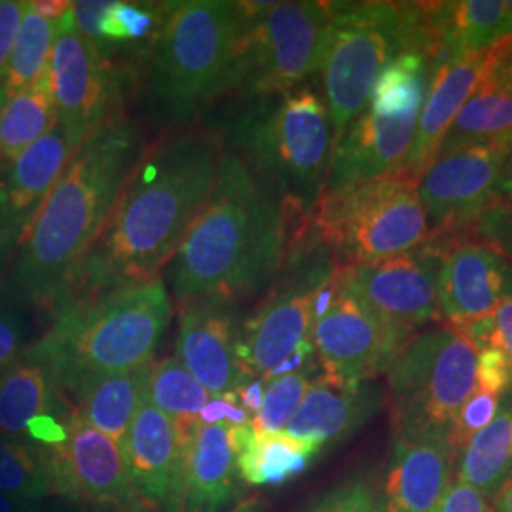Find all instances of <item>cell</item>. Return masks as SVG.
Instances as JSON below:
<instances>
[{
  "instance_id": "6da1fadb",
  "label": "cell",
  "mask_w": 512,
  "mask_h": 512,
  "mask_svg": "<svg viewBox=\"0 0 512 512\" xmlns=\"http://www.w3.org/2000/svg\"><path fill=\"white\" fill-rule=\"evenodd\" d=\"M222 152L220 133L200 126L167 129L150 143L131 165L57 313L156 279L209 200Z\"/></svg>"
},
{
  "instance_id": "7a4b0ae2",
  "label": "cell",
  "mask_w": 512,
  "mask_h": 512,
  "mask_svg": "<svg viewBox=\"0 0 512 512\" xmlns=\"http://www.w3.org/2000/svg\"><path fill=\"white\" fill-rule=\"evenodd\" d=\"M135 150L137 129L124 116L82 143L19 239L4 293L55 317L107 222Z\"/></svg>"
},
{
  "instance_id": "3957f363",
  "label": "cell",
  "mask_w": 512,
  "mask_h": 512,
  "mask_svg": "<svg viewBox=\"0 0 512 512\" xmlns=\"http://www.w3.org/2000/svg\"><path fill=\"white\" fill-rule=\"evenodd\" d=\"M283 256L281 205L236 152H222L211 196L167 270L177 304L198 296L234 302L255 296L277 279Z\"/></svg>"
},
{
  "instance_id": "277c9868",
  "label": "cell",
  "mask_w": 512,
  "mask_h": 512,
  "mask_svg": "<svg viewBox=\"0 0 512 512\" xmlns=\"http://www.w3.org/2000/svg\"><path fill=\"white\" fill-rule=\"evenodd\" d=\"M162 21L148 57V114L181 128L207 105L241 88L247 52L243 2L181 0L160 4Z\"/></svg>"
},
{
  "instance_id": "5b68a950",
  "label": "cell",
  "mask_w": 512,
  "mask_h": 512,
  "mask_svg": "<svg viewBox=\"0 0 512 512\" xmlns=\"http://www.w3.org/2000/svg\"><path fill=\"white\" fill-rule=\"evenodd\" d=\"M169 317L171 300L156 277L67 306L38 346L52 361L65 397L78 401L99 380L152 363Z\"/></svg>"
},
{
  "instance_id": "8992f818",
  "label": "cell",
  "mask_w": 512,
  "mask_h": 512,
  "mask_svg": "<svg viewBox=\"0 0 512 512\" xmlns=\"http://www.w3.org/2000/svg\"><path fill=\"white\" fill-rule=\"evenodd\" d=\"M228 135L281 211L310 213L329 169L334 135L329 110L310 88L245 97Z\"/></svg>"
},
{
  "instance_id": "52a82bcc",
  "label": "cell",
  "mask_w": 512,
  "mask_h": 512,
  "mask_svg": "<svg viewBox=\"0 0 512 512\" xmlns=\"http://www.w3.org/2000/svg\"><path fill=\"white\" fill-rule=\"evenodd\" d=\"M416 33L414 2H332L317 71L334 145L365 112L385 67L399 55L418 54Z\"/></svg>"
},
{
  "instance_id": "ba28073f",
  "label": "cell",
  "mask_w": 512,
  "mask_h": 512,
  "mask_svg": "<svg viewBox=\"0 0 512 512\" xmlns=\"http://www.w3.org/2000/svg\"><path fill=\"white\" fill-rule=\"evenodd\" d=\"M308 224L340 268L410 253L431 234L416 179L401 171L323 192L308 213Z\"/></svg>"
},
{
  "instance_id": "9c48e42d",
  "label": "cell",
  "mask_w": 512,
  "mask_h": 512,
  "mask_svg": "<svg viewBox=\"0 0 512 512\" xmlns=\"http://www.w3.org/2000/svg\"><path fill=\"white\" fill-rule=\"evenodd\" d=\"M473 342L450 323L416 332L387 372L395 431H448L476 387Z\"/></svg>"
},
{
  "instance_id": "30bf717a",
  "label": "cell",
  "mask_w": 512,
  "mask_h": 512,
  "mask_svg": "<svg viewBox=\"0 0 512 512\" xmlns=\"http://www.w3.org/2000/svg\"><path fill=\"white\" fill-rule=\"evenodd\" d=\"M247 52L241 92L279 95L300 88L317 71L332 2H243Z\"/></svg>"
},
{
  "instance_id": "8fae6325",
  "label": "cell",
  "mask_w": 512,
  "mask_h": 512,
  "mask_svg": "<svg viewBox=\"0 0 512 512\" xmlns=\"http://www.w3.org/2000/svg\"><path fill=\"white\" fill-rule=\"evenodd\" d=\"M44 80L54 99L57 124L78 143L122 116V73L105 50L78 33L73 8L55 21Z\"/></svg>"
},
{
  "instance_id": "7c38bea8",
  "label": "cell",
  "mask_w": 512,
  "mask_h": 512,
  "mask_svg": "<svg viewBox=\"0 0 512 512\" xmlns=\"http://www.w3.org/2000/svg\"><path fill=\"white\" fill-rule=\"evenodd\" d=\"M512 131L490 141L439 154L416 179L429 222V239L471 234L484 211L499 202L501 169L511 150Z\"/></svg>"
},
{
  "instance_id": "4fadbf2b",
  "label": "cell",
  "mask_w": 512,
  "mask_h": 512,
  "mask_svg": "<svg viewBox=\"0 0 512 512\" xmlns=\"http://www.w3.org/2000/svg\"><path fill=\"white\" fill-rule=\"evenodd\" d=\"M414 334L340 289L330 310L313 323L311 344L327 378L357 384L389 372Z\"/></svg>"
},
{
  "instance_id": "5bb4252c",
  "label": "cell",
  "mask_w": 512,
  "mask_h": 512,
  "mask_svg": "<svg viewBox=\"0 0 512 512\" xmlns=\"http://www.w3.org/2000/svg\"><path fill=\"white\" fill-rule=\"evenodd\" d=\"M336 277L344 293L359 300L385 321L416 330L442 323L439 298V255L423 243L418 249L378 262L340 268Z\"/></svg>"
},
{
  "instance_id": "9a60e30c",
  "label": "cell",
  "mask_w": 512,
  "mask_h": 512,
  "mask_svg": "<svg viewBox=\"0 0 512 512\" xmlns=\"http://www.w3.org/2000/svg\"><path fill=\"white\" fill-rule=\"evenodd\" d=\"M42 452L54 494L118 512H145L131 488L120 446L73 410L65 440Z\"/></svg>"
},
{
  "instance_id": "2e32d148",
  "label": "cell",
  "mask_w": 512,
  "mask_h": 512,
  "mask_svg": "<svg viewBox=\"0 0 512 512\" xmlns=\"http://www.w3.org/2000/svg\"><path fill=\"white\" fill-rule=\"evenodd\" d=\"M439 255V298L450 325H465L494 315L512 300V262L473 234L427 239Z\"/></svg>"
},
{
  "instance_id": "e0dca14e",
  "label": "cell",
  "mask_w": 512,
  "mask_h": 512,
  "mask_svg": "<svg viewBox=\"0 0 512 512\" xmlns=\"http://www.w3.org/2000/svg\"><path fill=\"white\" fill-rule=\"evenodd\" d=\"M122 456L145 512H183L188 452L171 420L148 399L129 425Z\"/></svg>"
},
{
  "instance_id": "ac0fdd59",
  "label": "cell",
  "mask_w": 512,
  "mask_h": 512,
  "mask_svg": "<svg viewBox=\"0 0 512 512\" xmlns=\"http://www.w3.org/2000/svg\"><path fill=\"white\" fill-rule=\"evenodd\" d=\"M80 147L82 143L57 124L0 173V275L8 270L19 239Z\"/></svg>"
},
{
  "instance_id": "d6986e66",
  "label": "cell",
  "mask_w": 512,
  "mask_h": 512,
  "mask_svg": "<svg viewBox=\"0 0 512 512\" xmlns=\"http://www.w3.org/2000/svg\"><path fill=\"white\" fill-rule=\"evenodd\" d=\"M236 302L198 296L179 302L177 359L215 397L238 393L247 382L236 357Z\"/></svg>"
},
{
  "instance_id": "ffe728a7",
  "label": "cell",
  "mask_w": 512,
  "mask_h": 512,
  "mask_svg": "<svg viewBox=\"0 0 512 512\" xmlns=\"http://www.w3.org/2000/svg\"><path fill=\"white\" fill-rule=\"evenodd\" d=\"M458 458L446 433L395 431V442L378 490L382 512H435L456 473Z\"/></svg>"
},
{
  "instance_id": "44dd1931",
  "label": "cell",
  "mask_w": 512,
  "mask_h": 512,
  "mask_svg": "<svg viewBox=\"0 0 512 512\" xmlns=\"http://www.w3.org/2000/svg\"><path fill=\"white\" fill-rule=\"evenodd\" d=\"M418 118L416 112L376 116L365 109L332 148L323 192L399 173L414 143Z\"/></svg>"
},
{
  "instance_id": "7402d4cb",
  "label": "cell",
  "mask_w": 512,
  "mask_h": 512,
  "mask_svg": "<svg viewBox=\"0 0 512 512\" xmlns=\"http://www.w3.org/2000/svg\"><path fill=\"white\" fill-rule=\"evenodd\" d=\"M511 44L512 35L480 54L446 63L433 73L418 118L416 137L401 173L418 179L433 164L458 110L475 92L476 86L494 73L495 65Z\"/></svg>"
},
{
  "instance_id": "603a6c76",
  "label": "cell",
  "mask_w": 512,
  "mask_h": 512,
  "mask_svg": "<svg viewBox=\"0 0 512 512\" xmlns=\"http://www.w3.org/2000/svg\"><path fill=\"white\" fill-rule=\"evenodd\" d=\"M382 403L384 395L374 382L346 384L323 374L311 382L283 433L321 452L357 433L378 414Z\"/></svg>"
},
{
  "instance_id": "cb8c5ba5",
  "label": "cell",
  "mask_w": 512,
  "mask_h": 512,
  "mask_svg": "<svg viewBox=\"0 0 512 512\" xmlns=\"http://www.w3.org/2000/svg\"><path fill=\"white\" fill-rule=\"evenodd\" d=\"M71 410L54 365L38 342L0 372V433L27 439L33 421L42 416H69Z\"/></svg>"
},
{
  "instance_id": "d4e9b609",
  "label": "cell",
  "mask_w": 512,
  "mask_h": 512,
  "mask_svg": "<svg viewBox=\"0 0 512 512\" xmlns=\"http://www.w3.org/2000/svg\"><path fill=\"white\" fill-rule=\"evenodd\" d=\"M238 492V456L230 423L198 427L188 450L183 512H220Z\"/></svg>"
},
{
  "instance_id": "484cf974",
  "label": "cell",
  "mask_w": 512,
  "mask_h": 512,
  "mask_svg": "<svg viewBox=\"0 0 512 512\" xmlns=\"http://www.w3.org/2000/svg\"><path fill=\"white\" fill-rule=\"evenodd\" d=\"M238 475L251 486H281L308 471L319 450L285 433H258L251 423L230 425Z\"/></svg>"
},
{
  "instance_id": "4316f807",
  "label": "cell",
  "mask_w": 512,
  "mask_h": 512,
  "mask_svg": "<svg viewBox=\"0 0 512 512\" xmlns=\"http://www.w3.org/2000/svg\"><path fill=\"white\" fill-rule=\"evenodd\" d=\"M152 368L154 363H147L99 380L76 401L74 414L114 440L122 450L131 421L148 399Z\"/></svg>"
},
{
  "instance_id": "83f0119b",
  "label": "cell",
  "mask_w": 512,
  "mask_h": 512,
  "mask_svg": "<svg viewBox=\"0 0 512 512\" xmlns=\"http://www.w3.org/2000/svg\"><path fill=\"white\" fill-rule=\"evenodd\" d=\"M512 35V14L503 0L444 2L448 63L480 54Z\"/></svg>"
},
{
  "instance_id": "f1b7e54d",
  "label": "cell",
  "mask_w": 512,
  "mask_h": 512,
  "mask_svg": "<svg viewBox=\"0 0 512 512\" xmlns=\"http://www.w3.org/2000/svg\"><path fill=\"white\" fill-rule=\"evenodd\" d=\"M512 473V389L501 397L494 421L471 440L458 459V478L488 499Z\"/></svg>"
},
{
  "instance_id": "f546056e",
  "label": "cell",
  "mask_w": 512,
  "mask_h": 512,
  "mask_svg": "<svg viewBox=\"0 0 512 512\" xmlns=\"http://www.w3.org/2000/svg\"><path fill=\"white\" fill-rule=\"evenodd\" d=\"M209 399L211 393L184 368L177 355L167 357L152 368L148 401L171 420L186 452L200 427V410Z\"/></svg>"
},
{
  "instance_id": "4dcf8cb0",
  "label": "cell",
  "mask_w": 512,
  "mask_h": 512,
  "mask_svg": "<svg viewBox=\"0 0 512 512\" xmlns=\"http://www.w3.org/2000/svg\"><path fill=\"white\" fill-rule=\"evenodd\" d=\"M512 131V93L497 84L492 74L484 78L458 110L442 139L439 154L454 148L490 143Z\"/></svg>"
},
{
  "instance_id": "1f68e13d",
  "label": "cell",
  "mask_w": 512,
  "mask_h": 512,
  "mask_svg": "<svg viewBox=\"0 0 512 512\" xmlns=\"http://www.w3.org/2000/svg\"><path fill=\"white\" fill-rule=\"evenodd\" d=\"M57 110L46 80L0 105V173L57 126Z\"/></svg>"
},
{
  "instance_id": "d6a6232c",
  "label": "cell",
  "mask_w": 512,
  "mask_h": 512,
  "mask_svg": "<svg viewBox=\"0 0 512 512\" xmlns=\"http://www.w3.org/2000/svg\"><path fill=\"white\" fill-rule=\"evenodd\" d=\"M55 40V23L38 16L25 0L14 48L0 82L2 103L40 84L46 76Z\"/></svg>"
},
{
  "instance_id": "836d02e7",
  "label": "cell",
  "mask_w": 512,
  "mask_h": 512,
  "mask_svg": "<svg viewBox=\"0 0 512 512\" xmlns=\"http://www.w3.org/2000/svg\"><path fill=\"white\" fill-rule=\"evenodd\" d=\"M429 82L431 71L421 55H399L378 76L366 110L376 116L420 114Z\"/></svg>"
},
{
  "instance_id": "e575fe53",
  "label": "cell",
  "mask_w": 512,
  "mask_h": 512,
  "mask_svg": "<svg viewBox=\"0 0 512 512\" xmlns=\"http://www.w3.org/2000/svg\"><path fill=\"white\" fill-rule=\"evenodd\" d=\"M0 494L33 505L54 494L42 448L0 433Z\"/></svg>"
},
{
  "instance_id": "d590c367",
  "label": "cell",
  "mask_w": 512,
  "mask_h": 512,
  "mask_svg": "<svg viewBox=\"0 0 512 512\" xmlns=\"http://www.w3.org/2000/svg\"><path fill=\"white\" fill-rule=\"evenodd\" d=\"M266 384L262 406L251 427L258 433H283L310 389V370L279 376Z\"/></svg>"
},
{
  "instance_id": "8d00e7d4",
  "label": "cell",
  "mask_w": 512,
  "mask_h": 512,
  "mask_svg": "<svg viewBox=\"0 0 512 512\" xmlns=\"http://www.w3.org/2000/svg\"><path fill=\"white\" fill-rule=\"evenodd\" d=\"M499 403H501V397L475 387L473 395L459 408L456 418L446 431V440L452 452L456 454V458L459 459L465 446L494 421Z\"/></svg>"
},
{
  "instance_id": "74e56055",
  "label": "cell",
  "mask_w": 512,
  "mask_h": 512,
  "mask_svg": "<svg viewBox=\"0 0 512 512\" xmlns=\"http://www.w3.org/2000/svg\"><path fill=\"white\" fill-rule=\"evenodd\" d=\"M160 21V6L148 8L135 2H114L101 21L103 40H139L147 38Z\"/></svg>"
},
{
  "instance_id": "f35d334b",
  "label": "cell",
  "mask_w": 512,
  "mask_h": 512,
  "mask_svg": "<svg viewBox=\"0 0 512 512\" xmlns=\"http://www.w3.org/2000/svg\"><path fill=\"white\" fill-rule=\"evenodd\" d=\"M31 325L23 306L2 291L0 287V372L14 365L31 348Z\"/></svg>"
},
{
  "instance_id": "ab89813d",
  "label": "cell",
  "mask_w": 512,
  "mask_h": 512,
  "mask_svg": "<svg viewBox=\"0 0 512 512\" xmlns=\"http://www.w3.org/2000/svg\"><path fill=\"white\" fill-rule=\"evenodd\" d=\"M308 512H382L378 488L368 480L353 478L317 497Z\"/></svg>"
},
{
  "instance_id": "60d3db41",
  "label": "cell",
  "mask_w": 512,
  "mask_h": 512,
  "mask_svg": "<svg viewBox=\"0 0 512 512\" xmlns=\"http://www.w3.org/2000/svg\"><path fill=\"white\" fill-rule=\"evenodd\" d=\"M476 238L488 241L512 262V203L497 202L471 228Z\"/></svg>"
},
{
  "instance_id": "b9f144b4",
  "label": "cell",
  "mask_w": 512,
  "mask_h": 512,
  "mask_svg": "<svg viewBox=\"0 0 512 512\" xmlns=\"http://www.w3.org/2000/svg\"><path fill=\"white\" fill-rule=\"evenodd\" d=\"M476 387L497 397H503L512 389V372L507 357L497 346L478 349L476 359Z\"/></svg>"
},
{
  "instance_id": "7bdbcfd3",
  "label": "cell",
  "mask_w": 512,
  "mask_h": 512,
  "mask_svg": "<svg viewBox=\"0 0 512 512\" xmlns=\"http://www.w3.org/2000/svg\"><path fill=\"white\" fill-rule=\"evenodd\" d=\"M114 2L110 0H80L73 2V19L78 33L82 37L92 40L101 50H105L103 38H101V21L109 12Z\"/></svg>"
},
{
  "instance_id": "ee69618b",
  "label": "cell",
  "mask_w": 512,
  "mask_h": 512,
  "mask_svg": "<svg viewBox=\"0 0 512 512\" xmlns=\"http://www.w3.org/2000/svg\"><path fill=\"white\" fill-rule=\"evenodd\" d=\"M198 420L202 425H219L226 421L230 425H247L253 418L239 406L238 393H224L209 399V403L200 410Z\"/></svg>"
},
{
  "instance_id": "f6af8a7d",
  "label": "cell",
  "mask_w": 512,
  "mask_h": 512,
  "mask_svg": "<svg viewBox=\"0 0 512 512\" xmlns=\"http://www.w3.org/2000/svg\"><path fill=\"white\" fill-rule=\"evenodd\" d=\"M435 512H492V509L488 497L456 476Z\"/></svg>"
},
{
  "instance_id": "bcb514c9",
  "label": "cell",
  "mask_w": 512,
  "mask_h": 512,
  "mask_svg": "<svg viewBox=\"0 0 512 512\" xmlns=\"http://www.w3.org/2000/svg\"><path fill=\"white\" fill-rule=\"evenodd\" d=\"M25 0H0V82L6 73V65L14 48L19 23L23 18ZM2 105V101H0Z\"/></svg>"
},
{
  "instance_id": "7dc6e473",
  "label": "cell",
  "mask_w": 512,
  "mask_h": 512,
  "mask_svg": "<svg viewBox=\"0 0 512 512\" xmlns=\"http://www.w3.org/2000/svg\"><path fill=\"white\" fill-rule=\"evenodd\" d=\"M494 342L503 351L512 372V300H505L494 311Z\"/></svg>"
},
{
  "instance_id": "c3c4849f",
  "label": "cell",
  "mask_w": 512,
  "mask_h": 512,
  "mask_svg": "<svg viewBox=\"0 0 512 512\" xmlns=\"http://www.w3.org/2000/svg\"><path fill=\"white\" fill-rule=\"evenodd\" d=\"M262 399H264V382L260 378H253L238 391L239 406L247 412L256 414L262 406Z\"/></svg>"
},
{
  "instance_id": "681fc988",
  "label": "cell",
  "mask_w": 512,
  "mask_h": 512,
  "mask_svg": "<svg viewBox=\"0 0 512 512\" xmlns=\"http://www.w3.org/2000/svg\"><path fill=\"white\" fill-rule=\"evenodd\" d=\"M29 4L33 6V10L37 12L38 16H42L48 21H54V19L59 21L73 8V2H69V0H33Z\"/></svg>"
},
{
  "instance_id": "f907efd6",
  "label": "cell",
  "mask_w": 512,
  "mask_h": 512,
  "mask_svg": "<svg viewBox=\"0 0 512 512\" xmlns=\"http://www.w3.org/2000/svg\"><path fill=\"white\" fill-rule=\"evenodd\" d=\"M492 512H512V473L503 480L490 499Z\"/></svg>"
},
{
  "instance_id": "816d5d0a",
  "label": "cell",
  "mask_w": 512,
  "mask_h": 512,
  "mask_svg": "<svg viewBox=\"0 0 512 512\" xmlns=\"http://www.w3.org/2000/svg\"><path fill=\"white\" fill-rule=\"evenodd\" d=\"M492 78L497 84H501L505 90L512 93V44L507 48V52L501 55L499 63L495 65Z\"/></svg>"
},
{
  "instance_id": "f5cc1de1",
  "label": "cell",
  "mask_w": 512,
  "mask_h": 512,
  "mask_svg": "<svg viewBox=\"0 0 512 512\" xmlns=\"http://www.w3.org/2000/svg\"><path fill=\"white\" fill-rule=\"evenodd\" d=\"M497 194H499V202L512 203V145L507 154V160L503 164V169H501Z\"/></svg>"
},
{
  "instance_id": "db71d44e",
  "label": "cell",
  "mask_w": 512,
  "mask_h": 512,
  "mask_svg": "<svg viewBox=\"0 0 512 512\" xmlns=\"http://www.w3.org/2000/svg\"><path fill=\"white\" fill-rule=\"evenodd\" d=\"M35 505L33 503H25L14 499L10 495L0 494V512H35Z\"/></svg>"
},
{
  "instance_id": "11a10c76",
  "label": "cell",
  "mask_w": 512,
  "mask_h": 512,
  "mask_svg": "<svg viewBox=\"0 0 512 512\" xmlns=\"http://www.w3.org/2000/svg\"><path fill=\"white\" fill-rule=\"evenodd\" d=\"M230 512H264V509H262V503L258 499H245Z\"/></svg>"
}]
</instances>
